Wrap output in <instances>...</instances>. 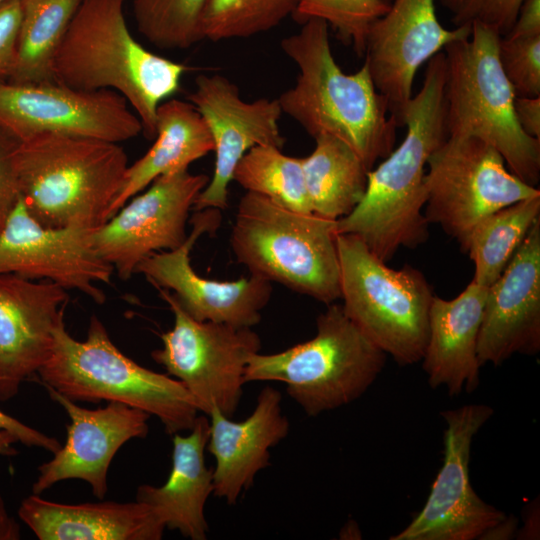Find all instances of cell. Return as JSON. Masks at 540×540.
I'll return each instance as SVG.
<instances>
[{"mask_svg": "<svg viewBox=\"0 0 540 540\" xmlns=\"http://www.w3.org/2000/svg\"><path fill=\"white\" fill-rule=\"evenodd\" d=\"M211 135L215 152L212 178L197 196L193 209H225L228 188L241 158L253 147L271 145L282 149L285 139L277 99L246 102L238 87L220 74H200L188 95Z\"/></svg>", "mask_w": 540, "mask_h": 540, "instance_id": "2e32d148", "label": "cell"}, {"mask_svg": "<svg viewBox=\"0 0 540 540\" xmlns=\"http://www.w3.org/2000/svg\"><path fill=\"white\" fill-rule=\"evenodd\" d=\"M518 520L515 516H506L502 521L487 530L480 539H510L514 536Z\"/></svg>", "mask_w": 540, "mask_h": 540, "instance_id": "b9f144b4", "label": "cell"}, {"mask_svg": "<svg viewBox=\"0 0 540 540\" xmlns=\"http://www.w3.org/2000/svg\"><path fill=\"white\" fill-rule=\"evenodd\" d=\"M493 413L486 404L441 411L446 423L443 464L423 508L391 540L480 539L506 517L476 494L469 477L473 439Z\"/></svg>", "mask_w": 540, "mask_h": 540, "instance_id": "4fadbf2b", "label": "cell"}, {"mask_svg": "<svg viewBox=\"0 0 540 540\" xmlns=\"http://www.w3.org/2000/svg\"><path fill=\"white\" fill-rule=\"evenodd\" d=\"M0 430L12 433L18 442L26 446L43 448L53 454L61 447L60 442L53 437L47 436L40 431L25 425L14 417L0 410Z\"/></svg>", "mask_w": 540, "mask_h": 540, "instance_id": "74e56055", "label": "cell"}, {"mask_svg": "<svg viewBox=\"0 0 540 540\" xmlns=\"http://www.w3.org/2000/svg\"><path fill=\"white\" fill-rule=\"evenodd\" d=\"M220 210L209 208L191 217L192 231L184 243L145 258L136 269L156 288L169 290L182 309L198 321H211L253 328L268 304L271 282L258 276L234 281H218L198 275L192 268L190 252L198 238L220 224Z\"/></svg>", "mask_w": 540, "mask_h": 540, "instance_id": "e0dca14e", "label": "cell"}, {"mask_svg": "<svg viewBox=\"0 0 540 540\" xmlns=\"http://www.w3.org/2000/svg\"><path fill=\"white\" fill-rule=\"evenodd\" d=\"M424 215L465 252L475 225L489 214L540 195L506 167L500 153L474 137L448 136L429 156Z\"/></svg>", "mask_w": 540, "mask_h": 540, "instance_id": "30bf717a", "label": "cell"}, {"mask_svg": "<svg viewBox=\"0 0 540 540\" xmlns=\"http://www.w3.org/2000/svg\"><path fill=\"white\" fill-rule=\"evenodd\" d=\"M21 15V0L0 3V82L9 79L14 67Z\"/></svg>", "mask_w": 540, "mask_h": 540, "instance_id": "d590c367", "label": "cell"}, {"mask_svg": "<svg viewBox=\"0 0 540 540\" xmlns=\"http://www.w3.org/2000/svg\"><path fill=\"white\" fill-rule=\"evenodd\" d=\"M93 231L45 227L20 197L0 231V274L52 281L102 304L105 294L98 285L109 284L114 269L94 248Z\"/></svg>", "mask_w": 540, "mask_h": 540, "instance_id": "9a60e30c", "label": "cell"}, {"mask_svg": "<svg viewBox=\"0 0 540 540\" xmlns=\"http://www.w3.org/2000/svg\"><path fill=\"white\" fill-rule=\"evenodd\" d=\"M314 139V150L302 158L311 210L336 221L352 212L363 198L368 169L342 140L331 135Z\"/></svg>", "mask_w": 540, "mask_h": 540, "instance_id": "4316f807", "label": "cell"}, {"mask_svg": "<svg viewBox=\"0 0 540 540\" xmlns=\"http://www.w3.org/2000/svg\"><path fill=\"white\" fill-rule=\"evenodd\" d=\"M206 0H132L138 31L161 49H186L203 40Z\"/></svg>", "mask_w": 540, "mask_h": 540, "instance_id": "1f68e13d", "label": "cell"}, {"mask_svg": "<svg viewBox=\"0 0 540 540\" xmlns=\"http://www.w3.org/2000/svg\"><path fill=\"white\" fill-rule=\"evenodd\" d=\"M233 180L246 192L261 195L292 211L312 213L302 158L271 145L251 148L238 162Z\"/></svg>", "mask_w": 540, "mask_h": 540, "instance_id": "f546056e", "label": "cell"}, {"mask_svg": "<svg viewBox=\"0 0 540 540\" xmlns=\"http://www.w3.org/2000/svg\"><path fill=\"white\" fill-rule=\"evenodd\" d=\"M540 351V218L487 288L477 342L480 366Z\"/></svg>", "mask_w": 540, "mask_h": 540, "instance_id": "44dd1931", "label": "cell"}, {"mask_svg": "<svg viewBox=\"0 0 540 540\" xmlns=\"http://www.w3.org/2000/svg\"><path fill=\"white\" fill-rule=\"evenodd\" d=\"M209 180L188 170L158 177L94 229L97 253L127 280L145 258L181 246L189 212Z\"/></svg>", "mask_w": 540, "mask_h": 540, "instance_id": "5bb4252c", "label": "cell"}, {"mask_svg": "<svg viewBox=\"0 0 540 540\" xmlns=\"http://www.w3.org/2000/svg\"><path fill=\"white\" fill-rule=\"evenodd\" d=\"M342 308L400 366L422 360L434 293L418 269L389 267L351 234H337Z\"/></svg>", "mask_w": 540, "mask_h": 540, "instance_id": "9c48e42d", "label": "cell"}, {"mask_svg": "<svg viewBox=\"0 0 540 540\" xmlns=\"http://www.w3.org/2000/svg\"><path fill=\"white\" fill-rule=\"evenodd\" d=\"M540 35V0H524L511 30L504 36Z\"/></svg>", "mask_w": 540, "mask_h": 540, "instance_id": "60d3db41", "label": "cell"}, {"mask_svg": "<svg viewBox=\"0 0 540 540\" xmlns=\"http://www.w3.org/2000/svg\"><path fill=\"white\" fill-rule=\"evenodd\" d=\"M2 1H4V0H0V3H1Z\"/></svg>", "mask_w": 540, "mask_h": 540, "instance_id": "ee69618b", "label": "cell"}, {"mask_svg": "<svg viewBox=\"0 0 540 540\" xmlns=\"http://www.w3.org/2000/svg\"><path fill=\"white\" fill-rule=\"evenodd\" d=\"M16 147L15 141L0 132V231L20 199Z\"/></svg>", "mask_w": 540, "mask_h": 540, "instance_id": "8d00e7d4", "label": "cell"}, {"mask_svg": "<svg viewBox=\"0 0 540 540\" xmlns=\"http://www.w3.org/2000/svg\"><path fill=\"white\" fill-rule=\"evenodd\" d=\"M445 74L441 51L428 60L422 86L405 108L407 131L401 144L368 171L363 198L352 212L336 220L337 234L358 237L386 263L400 248H416L429 237L425 166L448 137Z\"/></svg>", "mask_w": 540, "mask_h": 540, "instance_id": "6da1fadb", "label": "cell"}, {"mask_svg": "<svg viewBox=\"0 0 540 540\" xmlns=\"http://www.w3.org/2000/svg\"><path fill=\"white\" fill-rule=\"evenodd\" d=\"M209 420L198 416L189 435L173 434L172 467L166 483L141 485L136 501L151 506L166 528L191 540H205L209 525L205 504L213 494V470L205 464Z\"/></svg>", "mask_w": 540, "mask_h": 540, "instance_id": "d4e9b609", "label": "cell"}, {"mask_svg": "<svg viewBox=\"0 0 540 540\" xmlns=\"http://www.w3.org/2000/svg\"><path fill=\"white\" fill-rule=\"evenodd\" d=\"M299 0H206L203 39L248 38L269 31L295 13Z\"/></svg>", "mask_w": 540, "mask_h": 540, "instance_id": "4dcf8cb0", "label": "cell"}, {"mask_svg": "<svg viewBox=\"0 0 540 540\" xmlns=\"http://www.w3.org/2000/svg\"><path fill=\"white\" fill-rule=\"evenodd\" d=\"M157 289L174 325L161 335L163 346L152 358L183 384L199 412L208 416L218 410L232 418L246 384L247 364L261 349L259 335L251 327L195 320L169 290Z\"/></svg>", "mask_w": 540, "mask_h": 540, "instance_id": "8fae6325", "label": "cell"}, {"mask_svg": "<svg viewBox=\"0 0 540 540\" xmlns=\"http://www.w3.org/2000/svg\"><path fill=\"white\" fill-rule=\"evenodd\" d=\"M500 38L497 30L475 21L468 38L444 48L447 132L489 144L510 172L537 187L540 140L527 135L516 119V94L499 61Z\"/></svg>", "mask_w": 540, "mask_h": 540, "instance_id": "8992f818", "label": "cell"}, {"mask_svg": "<svg viewBox=\"0 0 540 540\" xmlns=\"http://www.w3.org/2000/svg\"><path fill=\"white\" fill-rule=\"evenodd\" d=\"M281 48L298 68L295 85L277 98L282 113L313 138L342 140L370 171L394 149L398 125L367 64L353 74L343 72L332 54L329 26L319 19L302 23Z\"/></svg>", "mask_w": 540, "mask_h": 540, "instance_id": "7a4b0ae2", "label": "cell"}, {"mask_svg": "<svg viewBox=\"0 0 540 540\" xmlns=\"http://www.w3.org/2000/svg\"><path fill=\"white\" fill-rule=\"evenodd\" d=\"M281 403V393L265 386L245 420L235 422L218 410L207 416L206 448L215 459L213 494L227 504H236L253 485L258 472L270 465V449L288 435L290 424Z\"/></svg>", "mask_w": 540, "mask_h": 540, "instance_id": "7402d4cb", "label": "cell"}, {"mask_svg": "<svg viewBox=\"0 0 540 540\" xmlns=\"http://www.w3.org/2000/svg\"><path fill=\"white\" fill-rule=\"evenodd\" d=\"M43 386L51 399L64 408L71 422L67 425L65 444L50 461L38 467L33 493L40 495L63 480L81 479L102 499L108 490L107 474L113 457L127 441L147 436L150 415L120 402H109L97 409L83 408L53 388Z\"/></svg>", "mask_w": 540, "mask_h": 540, "instance_id": "d6986e66", "label": "cell"}, {"mask_svg": "<svg viewBox=\"0 0 540 540\" xmlns=\"http://www.w3.org/2000/svg\"><path fill=\"white\" fill-rule=\"evenodd\" d=\"M18 442L17 438L6 430H0V455L13 456L17 451L12 447ZM20 527L9 515L5 503L0 495V540L20 539Z\"/></svg>", "mask_w": 540, "mask_h": 540, "instance_id": "f35d334b", "label": "cell"}, {"mask_svg": "<svg viewBox=\"0 0 540 540\" xmlns=\"http://www.w3.org/2000/svg\"><path fill=\"white\" fill-rule=\"evenodd\" d=\"M0 132L16 143L45 133L120 143L138 136L143 126L127 101L111 90L2 81Z\"/></svg>", "mask_w": 540, "mask_h": 540, "instance_id": "7c38bea8", "label": "cell"}, {"mask_svg": "<svg viewBox=\"0 0 540 540\" xmlns=\"http://www.w3.org/2000/svg\"><path fill=\"white\" fill-rule=\"evenodd\" d=\"M502 70L516 96H540V35L501 36L498 49Z\"/></svg>", "mask_w": 540, "mask_h": 540, "instance_id": "836d02e7", "label": "cell"}, {"mask_svg": "<svg viewBox=\"0 0 540 540\" xmlns=\"http://www.w3.org/2000/svg\"><path fill=\"white\" fill-rule=\"evenodd\" d=\"M38 374L43 385L73 401L106 400L141 409L156 416L170 435L190 431L199 416L192 396L179 380L124 355L95 315L84 341L69 334L64 319L57 324L52 352Z\"/></svg>", "mask_w": 540, "mask_h": 540, "instance_id": "5b68a950", "label": "cell"}, {"mask_svg": "<svg viewBox=\"0 0 540 540\" xmlns=\"http://www.w3.org/2000/svg\"><path fill=\"white\" fill-rule=\"evenodd\" d=\"M524 0H464L454 12L455 27L481 22L506 35L512 28Z\"/></svg>", "mask_w": 540, "mask_h": 540, "instance_id": "e575fe53", "label": "cell"}, {"mask_svg": "<svg viewBox=\"0 0 540 540\" xmlns=\"http://www.w3.org/2000/svg\"><path fill=\"white\" fill-rule=\"evenodd\" d=\"M389 7L386 0H299L292 17L300 24L310 19L326 22L344 44L363 56L370 27Z\"/></svg>", "mask_w": 540, "mask_h": 540, "instance_id": "d6a6232c", "label": "cell"}, {"mask_svg": "<svg viewBox=\"0 0 540 540\" xmlns=\"http://www.w3.org/2000/svg\"><path fill=\"white\" fill-rule=\"evenodd\" d=\"M154 138L148 151L128 165L111 217L158 177L188 170L191 163L214 149L209 130L194 106L174 98L159 105Z\"/></svg>", "mask_w": 540, "mask_h": 540, "instance_id": "484cf974", "label": "cell"}, {"mask_svg": "<svg viewBox=\"0 0 540 540\" xmlns=\"http://www.w3.org/2000/svg\"><path fill=\"white\" fill-rule=\"evenodd\" d=\"M20 197L49 228L96 229L111 217L128 157L119 143L45 133L17 143Z\"/></svg>", "mask_w": 540, "mask_h": 540, "instance_id": "277c9868", "label": "cell"}, {"mask_svg": "<svg viewBox=\"0 0 540 540\" xmlns=\"http://www.w3.org/2000/svg\"><path fill=\"white\" fill-rule=\"evenodd\" d=\"M487 288L473 280L453 299L434 296L422 367L431 388L449 396L473 393L480 384L477 342Z\"/></svg>", "mask_w": 540, "mask_h": 540, "instance_id": "603a6c76", "label": "cell"}, {"mask_svg": "<svg viewBox=\"0 0 540 540\" xmlns=\"http://www.w3.org/2000/svg\"><path fill=\"white\" fill-rule=\"evenodd\" d=\"M82 0H21L16 60L7 81H55L54 59Z\"/></svg>", "mask_w": 540, "mask_h": 540, "instance_id": "83f0119b", "label": "cell"}, {"mask_svg": "<svg viewBox=\"0 0 540 540\" xmlns=\"http://www.w3.org/2000/svg\"><path fill=\"white\" fill-rule=\"evenodd\" d=\"M514 111L521 129L530 137L540 140V96H516Z\"/></svg>", "mask_w": 540, "mask_h": 540, "instance_id": "ab89813d", "label": "cell"}, {"mask_svg": "<svg viewBox=\"0 0 540 540\" xmlns=\"http://www.w3.org/2000/svg\"><path fill=\"white\" fill-rule=\"evenodd\" d=\"M434 1L394 0L367 34L365 63L398 127L404 126V111L421 65L448 44L471 34V25L451 30L443 27Z\"/></svg>", "mask_w": 540, "mask_h": 540, "instance_id": "ac0fdd59", "label": "cell"}, {"mask_svg": "<svg viewBox=\"0 0 540 540\" xmlns=\"http://www.w3.org/2000/svg\"><path fill=\"white\" fill-rule=\"evenodd\" d=\"M440 3L453 13L461 6L464 0H439Z\"/></svg>", "mask_w": 540, "mask_h": 540, "instance_id": "7bdbcfd3", "label": "cell"}, {"mask_svg": "<svg viewBox=\"0 0 540 540\" xmlns=\"http://www.w3.org/2000/svg\"><path fill=\"white\" fill-rule=\"evenodd\" d=\"M336 237V221L246 192L237 206L230 244L251 275L329 305L341 296Z\"/></svg>", "mask_w": 540, "mask_h": 540, "instance_id": "52a82bcc", "label": "cell"}, {"mask_svg": "<svg viewBox=\"0 0 540 540\" xmlns=\"http://www.w3.org/2000/svg\"><path fill=\"white\" fill-rule=\"evenodd\" d=\"M68 298L52 281L0 274L1 401L13 398L48 360Z\"/></svg>", "mask_w": 540, "mask_h": 540, "instance_id": "ffe728a7", "label": "cell"}, {"mask_svg": "<svg viewBox=\"0 0 540 540\" xmlns=\"http://www.w3.org/2000/svg\"><path fill=\"white\" fill-rule=\"evenodd\" d=\"M539 218L540 195H537L508 205L480 220L473 228L464 252L475 265L472 280L486 288L491 286Z\"/></svg>", "mask_w": 540, "mask_h": 540, "instance_id": "f1b7e54d", "label": "cell"}, {"mask_svg": "<svg viewBox=\"0 0 540 540\" xmlns=\"http://www.w3.org/2000/svg\"><path fill=\"white\" fill-rule=\"evenodd\" d=\"M20 519L40 540H159L166 526L143 502L63 504L26 497Z\"/></svg>", "mask_w": 540, "mask_h": 540, "instance_id": "cb8c5ba5", "label": "cell"}, {"mask_svg": "<svg viewBox=\"0 0 540 540\" xmlns=\"http://www.w3.org/2000/svg\"><path fill=\"white\" fill-rule=\"evenodd\" d=\"M125 0H82L54 59V79L83 91L120 94L156 135L159 105L180 88L187 70L146 49L129 30Z\"/></svg>", "mask_w": 540, "mask_h": 540, "instance_id": "3957f363", "label": "cell"}, {"mask_svg": "<svg viewBox=\"0 0 540 540\" xmlns=\"http://www.w3.org/2000/svg\"><path fill=\"white\" fill-rule=\"evenodd\" d=\"M386 354L331 303L316 319V334L273 354H254L245 383L277 381L310 417L359 399L382 372Z\"/></svg>", "mask_w": 540, "mask_h": 540, "instance_id": "ba28073f", "label": "cell"}]
</instances>
